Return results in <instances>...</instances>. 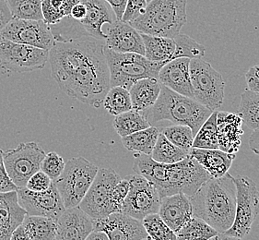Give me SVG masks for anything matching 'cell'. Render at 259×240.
Returning <instances> with one entry per match:
<instances>
[{"label":"cell","mask_w":259,"mask_h":240,"mask_svg":"<svg viewBox=\"0 0 259 240\" xmlns=\"http://www.w3.org/2000/svg\"><path fill=\"white\" fill-rule=\"evenodd\" d=\"M54 36L48 60L55 82L68 96L99 108L111 88L104 41L85 32Z\"/></svg>","instance_id":"cell-1"},{"label":"cell","mask_w":259,"mask_h":240,"mask_svg":"<svg viewBox=\"0 0 259 240\" xmlns=\"http://www.w3.org/2000/svg\"><path fill=\"white\" fill-rule=\"evenodd\" d=\"M190 198L193 215L223 235L233 225L236 209V188L233 176L209 178Z\"/></svg>","instance_id":"cell-2"},{"label":"cell","mask_w":259,"mask_h":240,"mask_svg":"<svg viewBox=\"0 0 259 240\" xmlns=\"http://www.w3.org/2000/svg\"><path fill=\"white\" fill-rule=\"evenodd\" d=\"M212 112L197 100L176 93L161 84V93L155 104L142 113L150 125L167 120L172 124L190 127L196 135Z\"/></svg>","instance_id":"cell-3"},{"label":"cell","mask_w":259,"mask_h":240,"mask_svg":"<svg viewBox=\"0 0 259 240\" xmlns=\"http://www.w3.org/2000/svg\"><path fill=\"white\" fill-rule=\"evenodd\" d=\"M188 0H150L143 14L130 23L141 33L174 38L187 23Z\"/></svg>","instance_id":"cell-4"},{"label":"cell","mask_w":259,"mask_h":240,"mask_svg":"<svg viewBox=\"0 0 259 240\" xmlns=\"http://www.w3.org/2000/svg\"><path fill=\"white\" fill-rule=\"evenodd\" d=\"M110 71V85L130 91L131 86L143 78H158L163 62H152L137 53H118L104 47Z\"/></svg>","instance_id":"cell-5"},{"label":"cell","mask_w":259,"mask_h":240,"mask_svg":"<svg viewBox=\"0 0 259 240\" xmlns=\"http://www.w3.org/2000/svg\"><path fill=\"white\" fill-rule=\"evenodd\" d=\"M98 167L84 157H74L65 165L56 184L66 208L78 206L94 182Z\"/></svg>","instance_id":"cell-6"},{"label":"cell","mask_w":259,"mask_h":240,"mask_svg":"<svg viewBox=\"0 0 259 240\" xmlns=\"http://www.w3.org/2000/svg\"><path fill=\"white\" fill-rule=\"evenodd\" d=\"M236 188V209L233 224L223 235L230 238H244L248 235L259 214V190L256 184L245 176L233 177Z\"/></svg>","instance_id":"cell-7"},{"label":"cell","mask_w":259,"mask_h":240,"mask_svg":"<svg viewBox=\"0 0 259 240\" xmlns=\"http://www.w3.org/2000/svg\"><path fill=\"white\" fill-rule=\"evenodd\" d=\"M190 78L194 99L212 111L223 105L225 82L209 63L202 58L190 59Z\"/></svg>","instance_id":"cell-8"},{"label":"cell","mask_w":259,"mask_h":240,"mask_svg":"<svg viewBox=\"0 0 259 240\" xmlns=\"http://www.w3.org/2000/svg\"><path fill=\"white\" fill-rule=\"evenodd\" d=\"M209 178L206 170L189 154L182 161L166 165L165 180L160 196L162 198L182 192L191 197Z\"/></svg>","instance_id":"cell-9"},{"label":"cell","mask_w":259,"mask_h":240,"mask_svg":"<svg viewBox=\"0 0 259 240\" xmlns=\"http://www.w3.org/2000/svg\"><path fill=\"white\" fill-rule=\"evenodd\" d=\"M48 59V50L0 36V68L5 70L14 73L31 72L45 68Z\"/></svg>","instance_id":"cell-10"},{"label":"cell","mask_w":259,"mask_h":240,"mask_svg":"<svg viewBox=\"0 0 259 240\" xmlns=\"http://www.w3.org/2000/svg\"><path fill=\"white\" fill-rule=\"evenodd\" d=\"M46 151L36 142H22L14 149L3 151L6 170L17 188L26 186L28 179L40 170Z\"/></svg>","instance_id":"cell-11"},{"label":"cell","mask_w":259,"mask_h":240,"mask_svg":"<svg viewBox=\"0 0 259 240\" xmlns=\"http://www.w3.org/2000/svg\"><path fill=\"white\" fill-rule=\"evenodd\" d=\"M121 180L117 173L112 168H100L94 182L79 204L80 209L93 219L106 217L114 213L112 192L114 186Z\"/></svg>","instance_id":"cell-12"},{"label":"cell","mask_w":259,"mask_h":240,"mask_svg":"<svg viewBox=\"0 0 259 240\" xmlns=\"http://www.w3.org/2000/svg\"><path fill=\"white\" fill-rule=\"evenodd\" d=\"M125 178L130 181V190L124 198L122 213L141 221L148 214H157L161 198L154 185L139 174Z\"/></svg>","instance_id":"cell-13"},{"label":"cell","mask_w":259,"mask_h":240,"mask_svg":"<svg viewBox=\"0 0 259 240\" xmlns=\"http://www.w3.org/2000/svg\"><path fill=\"white\" fill-rule=\"evenodd\" d=\"M0 36L12 42L24 44L48 51L56 42L51 27L44 20L37 21L12 18L5 28L0 31Z\"/></svg>","instance_id":"cell-14"},{"label":"cell","mask_w":259,"mask_h":240,"mask_svg":"<svg viewBox=\"0 0 259 240\" xmlns=\"http://www.w3.org/2000/svg\"><path fill=\"white\" fill-rule=\"evenodd\" d=\"M18 202L28 215L44 216L57 222L66 210L61 195L53 182L45 191H31L26 187L17 188Z\"/></svg>","instance_id":"cell-15"},{"label":"cell","mask_w":259,"mask_h":240,"mask_svg":"<svg viewBox=\"0 0 259 240\" xmlns=\"http://www.w3.org/2000/svg\"><path fill=\"white\" fill-rule=\"evenodd\" d=\"M94 229L104 231L109 240L149 239L141 220L124 214L113 213L104 218L93 219Z\"/></svg>","instance_id":"cell-16"},{"label":"cell","mask_w":259,"mask_h":240,"mask_svg":"<svg viewBox=\"0 0 259 240\" xmlns=\"http://www.w3.org/2000/svg\"><path fill=\"white\" fill-rule=\"evenodd\" d=\"M105 47L118 53H137L144 56L145 47L140 31L130 22L115 19L107 29Z\"/></svg>","instance_id":"cell-17"},{"label":"cell","mask_w":259,"mask_h":240,"mask_svg":"<svg viewBox=\"0 0 259 240\" xmlns=\"http://www.w3.org/2000/svg\"><path fill=\"white\" fill-rule=\"evenodd\" d=\"M57 240H85L94 229L93 218L79 206L66 208L57 220Z\"/></svg>","instance_id":"cell-18"},{"label":"cell","mask_w":259,"mask_h":240,"mask_svg":"<svg viewBox=\"0 0 259 240\" xmlns=\"http://www.w3.org/2000/svg\"><path fill=\"white\" fill-rule=\"evenodd\" d=\"M158 79L171 91L194 98L190 78V58H178L166 63L159 71Z\"/></svg>","instance_id":"cell-19"},{"label":"cell","mask_w":259,"mask_h":240,"mask_svg":"<svg viewBox=\"0 0 259 240\" xmlns=\"http://www.w3.org/2000/svg\"><path fill=\"white\" fill-rule=\"evenodd\" d=\"M158 214L177 234L193 217L190 198L182 192L162 197Z\"/></svg>","instance_id":"cell-20"},{"label":"cell","mask_w":259,"mask_h":240,"mask_svg":"<svg viewBox=\"0 0 259 240\" xmlns=\"http://www.w3.org/2000/svg\"><path fill=\"white\" fill-rule=\"evenodd\" d=\"M243 118L240 114L221 111L217 113V136L219 149L229 153H236L244 135Z\"/></svg>","instance_id":"cell-21"},{"label":"cell","mask_w":259,"mask_h":240,"mask_svg":"<svg viewBox=\"0 0 259 240\" xmlns=\"http://www.w3.org/2000/svg\"><path fill=\"white\" fill-rule=\"evenodd\" d=\"M86 6L87 13L81 21H78L83 31L91 36L104 41L106 38L103 26L105 23L112 24L116 17L109 4L104 0H79Z\"/></svg>","instance_id":"cell-22"},{"label":"cell","mask_w":259,"mask_h":240,"mask_svg":"<svg viewBox=\"0 0 259 240\" xmlns=\"http://www.w3.org/2000/svg\"><path fill=\"white\" fill-rule=\"evenodd\" d=\"M57 222L44 216L26 214L11 235L12 240H55Z\"/></svg>","instance_id":"cell-23"},{"label":"cell","mask_w":259,"mask_h":240,"mask_svg":"<svg viewBox=\"0 0 259 240\" xmlns=\"http://www.w3.org/2000/svg\"><path fill=\"white\" fill-rule=\"evenodd\" d=\"M18 202L17 191L0 192V240H10L26 215Z\"/></svg>","instance_id":"cell-24"},{"label":"cell","mask_w":259,"mask_h":240,"mask_svg":"<svg viewBox=\"0 0 259 240\" xmlns=\"http://www.w3.org/2000/svg\"><path fill=\"white\" fill-rule=\"evenodd\" d=\"M189 154L197 160L210 178H221L227 174L236 153H229L220 149L191 148Z\"/></svg>","instance_id":"cell-25"},{"label":"cell","mask_w":259,"mask_h":240,"mask_svg":"<svg viewBox=\"0 0 259 240\" xmlns=\"http://www.w3.org/2000/svg\"><path fill=\"white\" fill-rule=\"evenodd\" d=\"M161 84L158 78L139 79L130 89L132 109L143 112L154 105L161 93Z\"/></svg>","instance_id":"cell-26"},{"label":"cell","mask_w":259,"mask_h":240,"mask_svg":"<svg viewBox=\"0 0 259 240\" xmlns=\"http://www.w3.org/2000/svg\"><path fill=\"white\" fill-rule=\"evenodd\" d=\"M141 33V32H140ZM145 47V58L152 62L164 64L174 59L177 45L174 38L141 33Z\"/></svg>","instance_id":"cell-27"},{"label":"cell","mask_w":259,"mask_h":240,"mask_svg":"<svg viewBox=\"0 0 259 240\" xmlns=\"http://www.w3.org/2000/svg\"><path fill=\"white\" fill-rule=\"evenodd\" d=\"M160 131L154 126L137 131L122 138V143L126 150L150 155L155 146Z\"/></svg>","instance_id":"cell-28"},{"label":"cell","mask_w":259,"mask_h":240,"mask_svg":"<svg viewBox=\"0 0 259 240\" xmlns=\"http://www.w3.org/2000/svg\"><path fill=\"white\" fill-rule=\"evenodd\" d=\"M113 126L117 134L123 138L137 131L145 130L151 125L142 112L131 109L115 115Z\"/></svg>","instance_id":"cell-29"},{"label":"cell","mask_w":259,"mask_h":240,"mask_svg":"<svg viewBox=\"0 0 259 240\" xmlns=\"http://www.w3.org/2000/svg\"><path fill=\"white\" fill-rule=\"evenodd\" d=\"M220 233L204 220L193 215L191 219L177 233V239H218Z\"/></svg>","instance_id":"cell-30"},{"label":"cell","mask_w":259,"mask_h":240,"mask_svg":"<svg viewBox=\"0 0 259 240\" xmlns=\"http://www.w3.org/2000/svg\"><path fill=\"white\" fill-rule=\"evenodd\" d=\"M78 2L79 0H41L44 21L49 26L59 24L70 16L73 7Z\"/></svg>","instance_id":"cell-31"},{"label":"cell","mask_w":259,"mask_h":240,"mask_svg":"<svg viewBox=\"0 0 259 240\" xmlns=\"http://www.w3.org/2000/svg\"><path fill=\"white\" fill-rule=\"evenodd\" d=\"M188 155V151H184L175 145L161 132L159 133L155 146L150 154L152 159L163 164H175L182 161Z\"/></svg>","instance_id":"cell-32"},{"label":"cell","mask_w":259,"mask_h":240,"mask_svg":"<svg viewBox=\"0 0 259 240\" xmlns=\"http://www.w3.org/2000/svg\"><path fill=\"white\" fill-rule=\"evenodd\" d=\"M239 114L250 130L259 128V93L245 89L241 95Z\"/></svg>","instance_id":"cell-33"},{"label":"cell","mask_w":259,"mask_h":240,"mask_svg":"<svg viewBox=\"0 0 259 240\" xmlns=\"http://www.w3.org/2000/svg\"><path fill=\"white\" fill-rule=\"evenodd\" d=\"M217 113L218 110L213 111L212 114L203 123L197 134L195 135L192 148L200 149H219L217 136Z\"/></svg>","instance_id":"cell-34"},{"label":"cell","mask_w":259,"mask_h":240,"mask_svg":"<svg viewBox=\"0 0 259 240\" xmlns=\"http://www.w3.org/2000/svg\"><path fill=\"white\" fill-rule=\"evenodd\" d=\"M105 110L110 115H117L132 109L130 91L121 86L111 87L103 102Z\"/></svg>","instance_id":"cell-35"},{"label":"cell","mask_w":259,"mask_h":240,"mask_svg":"<svg viewBox=\"0 0 259 240\" xmlns=\"http://www.w3.org/2000/svg\"><path fill=\"white\" fill-rule=\"evenodd\" d=\"M12 18L22 20H44L41 0H7Z\"/></svg>","instance_id":"cell-36"},{"label":"cell","mask_w":259,"mask_h":240,"mask_svg":"<svg viewBox=\"0 0 259 240\" xmlns=\"http://www.w3.org/2000/svg\"><path fill=\"white\" fill-rule=\"evenodd\" d=\"M142 224L149 235V239H177V234L167 225L158 213L148 214L142 219Z\"/></svg>","instance_id":"cell-37"},{"label":"cell","mask_w":259,"mask_h":240,"mask_svg":"<svg viewBox=\"0 0 259 240\" xmlns=\"http://www.w3.org/2000/svg\"><path fill=\"white\" fill-rule=\"evenodd\" d=\"M177 45L174 59L178 58H188L190 59L202 58L205 56L206 48L187 34L179 33L174 37Z\"/></svg>","instance_id":"cell-38"},{"label":"cell","mask_w":259,"mask_h":240,"mask_svg":"<svg viewBox=\"0 0 259 240\" xmlns=\"http://www.w3.org/2000/svg\"><path fill=\"white\" fill-rule=\"evenodd\" d=\"M161 133L165 136L169 141L182 150L188 152L191 150L195 134L190 127L175 124L164 128Z\"/></svg>","instance_id":"cell-39"},{"label":"cell","mask_w":259,"mask_h":240,"mask_svg":"<svg viewBox=\"0 0 259 240\" xmlns=\"http://www.w3.org/2000/svg\"><path fill=\"white\" fill-rule=\"evenodd\" d=\"M65 162L63 157L57 154L55 151H50L46 153V156L42 159L40 166V170L46 173L52 181L57 180L62 174L65 168Z\"/></svg>","instance_id":"cell-40"},{"label":"cell","mask_w":259,"mask_h":240,"mask_svg":"<svg viewBox=\"0 0 259 240\" xmlns=\"http://www.w3.org/2000/svg\"><path fill=\"white\" fill-rule=\"evenodd\" d=\"M128 190H130V181L127 178H124V179L121 178V180H119L114 186L112 192V204H113L114 213L122 212L124 198L128 193Z\"/></svg>","instance_id":"cell-41"},{"label":"cell","mask_w":259,"mask_h":240,"mask_svg":"<svg viewBox=\"0 0 259 240\" xmlns=\"http://www.w3.org/2000/svg\"><path fill=\"white\" fill-rule=\"evenodd\" d=\"M52 184V179L47 176V174L41 170L34 173L31 178L28 179L26 187L31 191H45L49 188Z\"/></svg>","instance_id":"cell-42"},{"label":"cell","mask_w":259,"mask_h":240,"mask_svg":"<svg viewBox=\"0 0 259 240\" xmlns=\"http://www.w3.org/2000/svg\"><path fill=\"white\" fill-rule=\"evenodd\" d=\"M148 5L147 0H127L122 21L130 22L144 13Z\"/></svg>","instance_id":"cell-43"},{"label":"cell","mask_w":259,"mask_h":240,"mask_svg":"<svg viewBox=\"0 0 259 240\" xmlns=\"http://www.w3.org/2000/svg\"><path fill=\"white\" fill-rule=\"evenodd\" d=\"M17 186L12 182L6 170L3 151L0 149V192H10L17 190Z\"/></svg>","instance_id":"cell-44"},{"label":"cell","mask_w":259,"mask_h":240,"mask_svg":"<svg viewBox=\"0 0 259 240\" xmlns=\"http://www.w3.org/2000/svg\"><path fill=\"white\" fill-rule=\"evenodd\" d=\"M245 79L249 90L259 93V65L249 68L245 74Z\"/></svg>","instance_id":"cell-45"},{"label":"cell","mask_w":259,"mask_h":240,"mask_svg":"<svg viewBox=\"0 0 259 240\" xmlns=\"http://www.w3.org/2000/svg\"><path fill=\"white\" fill-rule=\"evenodd\" d=\"M12 20L11 11L7 0H0V31Z\"/></svg>","instance_id":"cell-46"},{"label":"cell","mask_w":259,"mask_h":240,"mask_svg":"<svg viewBox=\"0 0 259 240\" xmlns=\"http://www.w3.org/2000/svg\"><path fill=\"white\" fill-rule=\"evenodd\" d=\"M104 1H105L107 4H109L110 7L112 8L116 19L122 20L127 0H104Z\"/></svg>","instance_id":"cell-47"},{"label":"cell","mask_w":259,"mask_h":240,"mask_svg":"<svg viewBox=\"0 0 259 240\" xmlns=\"http://www.w3.org/2000/svg\"><path fill=\"white\" fill-rule=\"evenodd\" d=\"M86 13H87L86 6L84 5L82 2L79 1L78 3L73 7L69 17L74 21H79L84 19V17L86 16Z\"/></svg>","instance_id":"cell-48"},{"label":"cell","mask_w":259,"mask_h":240,"mask_svg":"<svg viewBox=\"0 0 259 240\" xmlns=\"http://www.w3.org/2000/svg\"><path fill=\"white\" fill-rule=\"evenodd\" d=\"M249 147L254 153L259 156V128L254 130L249 137Z\"/></svg>","instance_id":"cell-49"},{"label":"cell","mask_w":259,"mask_h":240,"mask_svg":"<svg viewBox=\"0 0 259 240\" xmlns=\"http://www.w3.org/2000/svg\"><path fill=\"white\" fill-rule=\"evenodd\" d=\"M87 240H108V236L101 230H93L91 234L87 236Z\"/></svg>","instance_id":"cell-50"},{"label":"cell","mask_w":259,"mask_h":240,"mask_svg":"<svg viewBox=\"0 0 259 240\" xmlns=\"http://www.w3.org/2000/svg\"><path fill=\"white\" fill-rule=\"evenodd\" d=\"M150 0H147V2H150Z\"/></svg>","instance_id":"cell-51"}]
</instances>
